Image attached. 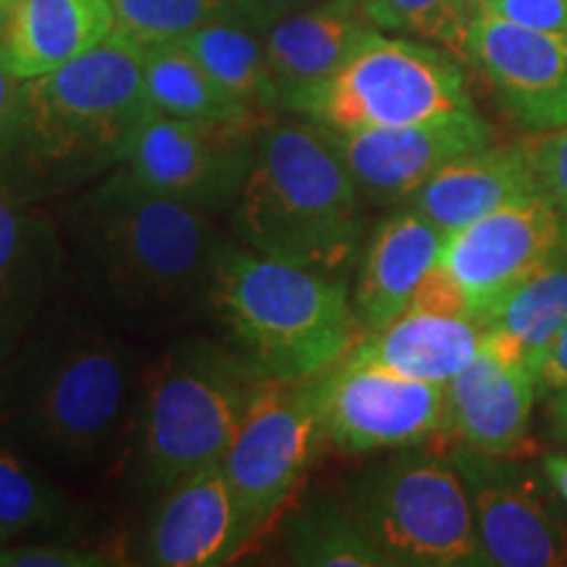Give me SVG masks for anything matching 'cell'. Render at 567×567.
<instances>
[{
    "label": "cell",
    "mask_w": 567,
    "mask_h": 567,
    "mask_svg": "<svg viewBox=\"0 0 567 567\" xmlns=\"http://www.w3.org/2000/svg\"><path fill=\"white\" fill-rule=\"evenodd\" d=\"M151 109L142 45L113 30L74 61L24 80L0 179L27 203L90 187L126 161Z\"/></svg>",
    "instance_id": "cell-2"
},
{
    "label": "cell",
    "mask_w": 567,
    "mask_h": 567,
    "mask_svg": "<svg viewBox=\"0 0 567 567\" xmlns=\"http://www.w3.org/2000/svg\"><path fill=\"white\" fill-rule=\"evenodd\" d=\"M321 446L313 381H264L221 460L252 538L279 520Z\"/></svg>",
    "instance_id": "cell-9"
},
{
    "label": "cell",
    "mask_w": 567,
    "mask_h": 567,
    "mask_svg": "<svg viewBox=\"0 0 567 567\" xmlns=\"http://www.w3.org/2000/svg\"><path fill=\"white\" fill-rule=\"evenodd\" d=\"M122 563L116 549L71 544L69 538L0 549V567H109Z\"/></svg>",
    "instance_id": "cell-31"
},
{
    "label": "cell",
    "mask_w": 567,
    "mask_h": 567,
    "mask_svg": "<svg viewBox=\"0 0 567 567\" xmlns=\"http://www.w3.org/2000/svg\"><path fill=\"white\" fill-rule=\"evenodd\" d=\"M264 381L226 344L182 339L147 373L132 460L155 494L221 463Z\"/></svg>",
    "instance_id": "cell-6"
},
{
    "label": "cell",
    "mask_w": 567,
    "mask_h": 567,
    "mask_svg": "<svg viewBox=\"0 0 567 567\" xmlns=\"http://www.w3.org/2000/svg\"><path fill=\"white\" fill-rule=\"evenodd\" d=\"M471 499L484 567L567 565V523L513 460L457 444L450 452Z\"/></svg>",
    "instance_id": "cell-13"
},
{
    "label": "cell",
    "mask_w": 567,
    "mask_h": 567,
    "mask_svg": "<svg viewBox=\"0 0 567 567\" xmlns=\"http://www.w3.org/2000/svg\"><path fill=\"white\" fill-rule=\"evenodd\" d=\"M310 381L323 446L344 455L425 446L450 434L446 384L405 379L352 354Z\"/></svg>",
    "instance_id": "cell-10"
},
{
    "label": "cell",
    "mask_w": 567,
    "mask_h": 567,
    "mask_svg": "<svg viewBox=\"0 0 567 567\" xmlns=\"http://www.w3.org/2000/svg\"><path fill=\"white\" fill-rule=\"evenodd\" d=\"M538 189L542 179L530 145H488L439 168L405 205H413L446 234Z\"/></svg>",
    "instance_id": "cell-21"
},
{
    "label": "cell",
    "mask_w": 567,
    "mask_h": 567,
    "mask_svg": "<svg viewBox=\"0 0 567 567\" xmlns=\"http://www.w3.org/2000/svg\"><path fill=\"white\" fill-rule=\"evenodd\" d=\"M116 30L111 0H9L0 48L19 80H34L101 45Z\"/></svg>",
    "instance_id": "cell-22"
},
{
    "label": "cell",
    "mask_w": 567,
    "mask_h": 567,
    "mask_svg": "<svg viewBox=\"0 0 567 567\" xmlns=\"http://www.w3.org/2000/svg\"><path fill=\"white\" fill-rule=\"evenodd\" d=\"M530 153H534L542 189L557 203V208L567 218V126L542 134L530 145Z\"/></svg>",
    "instance_id": "cell-33"
},
{
    "label": "cell",
    "mask_w": 567,
    "mask_h": 567,
    "mask_svg": "<svg viewBox=\"0 0 567 567\" xmlns=\"http://www.w3.org/2000/svg\"><path fill=\"white\" fill-rule=\"evenodd\" d=\"M471 3H473V9H476V11H478V9H481V6H486V3H488V0H471Z\"/></svg>",
    "instance_id": "cell-40"
},
{
    "label": "cell",
    "mask_w": 567,
    "mask_h": 567,
    "mask_svg": "<svg viewBox=\"0 0 567 567\" xmlns=\"http://www.w3.org/2000/svg\"><path fill=\"white\" fill-rule=\"evenodd\" d=\"M473 111L452 51L375 30L331 80L305 95L295 116L334 132L408 126Z\"/></svg>",
    "instance_id": "cell-8"
},
{
    "label": "cell",
    "mask_w": 567,
    "mask_h": 567,
    "mask_svg": "<svg viewBox=\"0 0 567 567\" xmlns=\"http://www.w3.org/2000/svg\"><path fill=\"white\" fill-rule=\"evenodd\" d=\"M481 337L471 318L405 310L386 329L360 337L347 354L405 379L450 384L478 354Z\"/></svg>",
    "instance_id": "cell-23"
},
{
    "label": "cell",
    "mask_w": 567,
    "mask_h": 567,
    "mask_svg": "<svg viewBox=\"0 0 567 567\" xmlns=\"http://www.w3.org/2000/svg\"><path fill=\"white\" fill-rule=\"evenodd\" d=\"M542 467L549 486L555 488L559 499L567 505V455H547L542 460Z\"/></svg>",
    "instance_id": "cell-38"
},
{
    "label": "cell",
    "mask_w": 567,
    "mask_h": 567,
    "mask_svg": "<svg viewBox=\"0 0 567 567\" xmlns=\"http://www.w3.org/2000/svg\"><path fill=\"white\" fill-rule=\"evenodd\" d=\"M179 45L187 51L218 84L237 95L255 113L268 116L279 111L276 90L268 74L264 32L250 21L229 13L184 34Z\"/></svg>",
    "instance_id": "cell-26"
},
{
    "label": "cell",
    "mask_w": 567,
    "mask_h": 567,
    "mask_svg": "<svg viewBox=\"0 0 567 567\" xmlns=\"http://www.w3.org/2000/svg\"><path fill=\"white\" fill-rule=\"evenodd\" d=\"M63 231L82 289L122 321L145 329L208 308L226 247L216 221L153 193L124 166L74 197Z\"/></svg>",
    "instance_id": "cell-1"
},
{
    "label": "cell",
    "mask_w": 567,
    "mask_h": 567,
    "mask_svg": "<svg viewBox=\"0 0 567 567\" xmlns=\"http://www.w3.org/2000/svg\"><path fill=\"white\" fill-rule=\"evenodd\" d=\"M567 250V218L538 189L444 234L439 264L455 276L478 321L502 295Z\"/></svg>",
    "instance_id": "cell-12"
},
{
    "label": "cell",
    "mask_w": 567,
    "mask_h": 567,
    "mask_svg": "<svg viewBox=\"0 0 567 567\" xmlns=\"http://www.w3.org/2000/svg\"><path fill=\"white\" fill-rule=\"evenodd\" d=\"M408 310H417V313H436V316H460L471 318V305L460 287L455 276L442 264H436L429 274L417 284L413 300H410ZM473 321V318H471Z\"/></svg>",
    "instance_id": "cell-32"
},
{
    "label": "cell",
    "mask_w": 567,
    "mask_h": 567,
    "mask_svg": "<svg viewBox=\"0 0 567 567\" xmlns=\"http://www.w3.org/2000/svg\"><path fill=\"white\" fill-rule=\"evenodd\" d=\"M231 231L255 252L344 276L363 243V195L331 130L310 118L258 126Z\"/></svg>",
    "instance_id": "cell-4"
},
{
    "label": "cell",
    "mask_w": 567,
    "mask_h": 567,
    "mask_svg": "<svg viewBox=\"0 0 567 567\" xmlns=\"http://www.w3.org/2000/svg\"><path fill=\"white\" fill-rule=\"evenodd\" d=\"M360 6L375 30L413 34L460 55L476 13L471 0H360Z\"/></svg>",
    "instance_id": "cell-29"
},
{
    "label": "cell",
    "mask_w": 567,
    "mask_h": 567,
    "mask_svg": "<svg viewBox=\"0 0 567 567\" xmlns=\"http://www.w3.org/2000/svg\"><path fill=\"white\" fill-rule=\"evenodd\" d=\"M478 11H488L528 30L567 32V0H488Z\"/></svg>",
    "instance_id": "cell-34"
},
{
    "label": "cell",
    "mask_w": 567,
    "mask_h": 567,
    "mask_svg": "<svg viewBox=\"0 0 567 567\" xmlns=\"http://www.w3.org/2000/svg\"><path fill=\"white\" fill-rule=\"evenodd\" d=\"M3 3H9V0H0V6H3Z\"/></svg>",
    "instance_id": "cell-42"
},
{
    "label": "cell",
    "mask_w": 567,
    "mask_h": 567,
    "mask_svg": "<svg viewBox=\"0 0 567 567\" xmlns=\"http://www.w3.org/2000/svg\"><path fill=\"white\" fill-rule=\"evenodd\" d=\"M6 544H9V538H6L3 534H0V549H3V547H6Z\"/></svg>",
    "instance_id": "cell-41"
},
{
    "label": "cell",
    "mask_w": 567,
    "mask_h": 567,
    "mask_svg": "<svg viewBox=\"0 0 567 567\" xmlns=\"http://www.w3.org/2000/svg\"><path fill=\"white\" fill-rule=\"evenodd\" d=\"M567 321V250L517 281L478 318L481 344L499 358L530 363V358Z\"/></svg>",
    "instance_id": "cell-24"
},
{
    "label": "cell",
    "mask_w": 567,
    "mask_h": 567,
    "mask_svg": "<svg viewBox=\"0 0 567 567\" xmlns=\"http://www.w3.org/2000/svg\"><path fill=\"white\" fill-rule=\"evenodd\" d=\"M331 134L363 200L381 205L408 203L439 168L494 140L476 109L434 122Z\"/></svg>",
    "instance_id": "cell-15"
},
{
    "label": "cell",
    "mask_w": 567,
    "mask_h": 567,
    "mask_svg": "<svg viewBox=\"0 0 567 567\" xmlns=\"http://www.w3.org/2000/svg\"><path fill=\"white\" fill-rule=\"evenodd\" d=\"M375 32L360 0H321L276 19L264 32L279 111L292 113Z\"/></svg>",
    "instance_id": "cell-19"
},
{
    "label": "cell",
    "mask_w": 567,
    "mask_h": 567,
    "mask_svg": "<svg viewBox=\"0 0 567 567\" xmlns=\"http://www.w3.org/2000/svg\"><path fill=\"white\" fill-rule=\"evenodd\" d=\"M260 124L189 122L151 109L122 166L153 193L210 216L231 213L250 174Z\"/></svg>",
    "instance_id": "cell-11"
},
{
    "label": "cell",
    "mask_w": 567,
    "mask_h": 567,
    "mask_svg": "<svg viewBox=\"0 0 567 567\" xmlns=\"http://www.w3.org/2000/svg\"><path fill=\"white\" fill-rule=\"evenodd\" d=\"M116 30L140 45L172 42L213 19L237 13L229 0H111Z\"/></svg>",
    "instance_id": "cell-30"
},
{
    "label": "cell",
    "mask_w": 567,
    "mask_h": 567,
    "mask_svg": "<svg viewBox=\"0 0 567 567\" xmlns=\"http://www.w3.org/2000/svg\"><path fill=\"white\" fill-rule=\"evenodd\" d=\"M21 360L19 423L51 463L97 476L132 457L151 365L137 344L82 321L61 323Z\"/></svg>",
    "instance_id": "cell-3"
},
{
    "label": "cell",
    "mask_w": 567,
    "mask_h": 567,
    "mask_svg": "<svg viewBox=\"0 0 567 567\" xmlns=\"http://www.w3.org/2000/svg\"><path fill=\"white\" fill-rule=\"evenodd\" d=\"M21 87H24V80H19L17 71L11 69L9 59H6L3 48H0V161L9 153L13 132H17Z\"/></svg>",
    "instance_id": "cell-36"
},
{
    "label": "cell",
    "mask_w": 567,
    "mask_h": 567,
    "mask_svg": "<svg viewBox=\"0 0 567 567\" xmlns=\"http://www.w3.org/2000/svg\"><path fill=\"white\" fill-rule=\"evenodd\" d=\"M82 517V507L53 481L34 473L17 455L0 452V534L6 538L27 534L71 538Z\"/></svg>",
    "instance_id": "cell-28"
},
{
    "label": "cell",
    "mask_w": 567,
    "mask_h": 567,
    "mask_svg": "<svg viewBox=\"0 0 567 567\" xmlns=\"http://www.w3.org/2000/svg\"><path fill=\"white\" fill-rule=\"evenodd\" d=\"M284 555L308 567H386L344 502L318 499L284 517Z\"/></svg>",
    "instance_id": "cell-27"
},
{
    "label": "cell",
    "mask_w": 567,
    "mask_h": 567,
    "mask_svg": "<svg viewBox=\"0 0 567 567\" xmlns=\"http://www.w3.org/2000/svg\"><path fill=\"white\" fill-rule=\"evenodd\" d=\"M208 310L226 347L260 381H302L323 373L360 337L344 276L289 264L226 243Z\"/></svg>",
    "instance_id": "cell-5"
},
{
    "label": "cell",
    "mask_w": 567,
    "mask_h": 567,
    "mask_svg": "<svg viewBox=\"0 0 567 567\" xmlns=\"http://www.w3.org/2000/svg\"><path fill=\"white\" fill-rule=\"evenodd\" d=\"M66 264L55 224L0 179V368L32 337Z\"/></svg>",
    "instance_id": "cell-17"
},
{
    "label": "cell",
    "mask_w": 567,
    "mask_h": 567,
    "mask_svg": "<svg viewBox=\"0 0 567 567\" xmlns=\"http://www.w3.org/2000/svg\"><path fill=\"white\" fill-rule=\"evenodd\" d=\"M142 63L151 105L166 116L208 124H250L268 118L213 80L179 42L142 45Z\"/></svg>",
    "instance_id": "cell-25"
},
{
    "label": "cell",
    "mask_w": 567,
    "mask_h": 567,
    "mask_svg": "<svg viewBox=\"0 0 567 567\" xmlns=\"http://www.w3.org/2000/svg\"><path fill=\"white\" fill-rule=\"evenodd\" d=\"M417 450L360 471L347 513L386 567H484L463 476L452 457Z\"/></svg>",
    "instance_id": "cell-7"
},
{
    "label": "cell",
    "mask_w": 567,
    "mask_h": 567,
    "mask_svg": "<svg viewBox=\"0 0 567 567\" xmlns=\"http://www.w3.org/2000/svg\"><path fill=\"white\" fill-rule=\"evenodd\" d=\"M530 373L536 379V392L557 396L567 392V321L555 331V337L530 358Z\"/></svg>",
    "instance_id": "cell-35"
},
{
    "label": "cell",
    "mask_w": 567,
    "mask_h": 567,
    "mask_svg": "<svg viewBox=\"0 0 567 567\" xmlns=\"http://www.w3.org/2000/svg\"><path fill=\"white\" fill-rule=\"evenodd\" d=\"M252 542L224 465L213 463L161 494L145 534V563L161 567L226 565Z\"/></svg>",
    "instance_id": "cell-16"
},
{
    "label": "cell",
    "mask_w": 567,
    "mask_h": 567,
    "mask_svg": "<svg viewBox=\"0 0 567 567\" xmlns=\"http://www.w3.org/2000/svg\"><path fill=\"white\" fill-rule=\"evenodd\" d=\"M465 59L486 76L502 105L528 132L567 126V32H542L488 11L467 27Z\"/></svg>",
    "instance_id": "cell-14"
},
{
    "label": "cell",
    "mask_w": 567,
    "mask_h": 567,
    "mask_svg": "<svg viewBox=\"0 0 567 567\" xmlns=\"http://www.w3.org/2000/svg\"><path fill=\"white\" fill-rule=\"evenodd\" d=\"M444 231L413 205L375 226L360 260L352 308L363 334L386 329L408 310L417 284L439 264Z\"/></svg>",
    "instance_id": "cell-20"
},
{
    "label": "cell",
    "mask_w": 567,
    "mask_h": 567,
    "mask_svg": "<svg viewBox=\"0 0 567 567\" xmlns=\"http://www.w3.org/2000/svg\"><path fill=\"white\" fill-rule=\"evenodd\" d=\"M536 379L526 363L481 344L476 358L446 384V421L460 444L515 460L530 450Z\"/></svg>",
    "instance_id": "cell-18"
},
{
    "label": "cell",
    "mask_w": 567,
    "mask_h": 567,
    "mask_svg": "<svg viewBox=\"0 0 567 567\" xmlns=\"http://www.w3.org/2000/svg\"><path fill=\"white\" fill-rule=\"evenodd\" d=\"M555 425L559 436L567 439V392L555 396Z\"/></svg>",
    "instance_id": "cell-39"
},
{
    "label": "cell",
    "mask_w": 567,
    "mask_h": 567,
    "mask_svg": "<svg viewBox=\"0 0 567 567\" xmlns=\"http://www.w3.org/2000/svg\"><path fill=\"white\" fill-rule=\"evenodd\" d=\"M231 9L239 17L258 27L260 32H266L276 19L287 17V13L308 9V6L321 3V0H229Z\"/></svg>",
    "instance_id": "cell-37"
}]
</instances>
